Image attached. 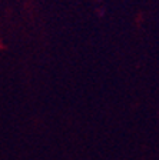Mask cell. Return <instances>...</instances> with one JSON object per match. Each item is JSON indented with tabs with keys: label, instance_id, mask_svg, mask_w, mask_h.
Masks as SVG:
<instances>
[]
</instances>
